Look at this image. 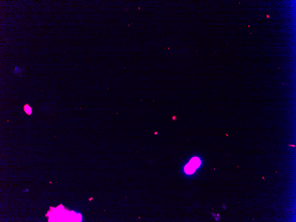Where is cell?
Here are the masks:
<instances>
[{
    "instance_id": "cell-4",
    "label": "cell",
    "mask_w": 296,
    "mask_h": 222,
    "mask_svg": "<svg viewBox=\"0 0 296 222\" xmlns=\"http://www.w3.org/2000/svg\"><path fill=\"white\" fill-rule=\"evenodd\" d=\"M29 189H24V190H23V192H26V193L29 192Z\"/></svg>"
},
{
    "instance_id": "cell-1",
    "label": "cell",
    "mask_w": 296,
    "mask_h": 222,
    "mask_svg": "<svg viewBox=\"0 0 296 222\" xmlns=\"http://www.w3.org/2000/svg\"><path fill=\"white\" fill-rule=\"evenodd\" d=\"M192 166H193L195 169L199 167L201 164V161L199 158L197 157H193L191 159L189 162Z\"/></svg>"
},
{
    "instance_id": "cell-3",
    "label": "cell",
    "mask_w": 296,
    "mask_h": 222,
    "mask_svg": "<svg viewBox=\"0 0 296 222\" xmlns=\"http://www.w3.org/2000/svg\"><path fill=\"white\" fill-rule=\"evenodd\" d=\"M24 110L25 112L29 115H31L32 113V109L31 107L28 104H26L24 106Z\"/></svg>"
},
{
    "instance_id": "cell-2",
    "label": "cell",
    "mask_w": 296,
    "mask_h": 222,
    "mask_svg": "<svg viewBox=\"0 0 296 222\" xmlns=\"http://www.w3.org/2000/svg\"><path fill=\"white\" fill-rule=\"evenodd\" d=\"M195 169H196L189 163L184 167V171L185 173L188 174H192L195 172Z\"/></svg>"
}]
</instances>
